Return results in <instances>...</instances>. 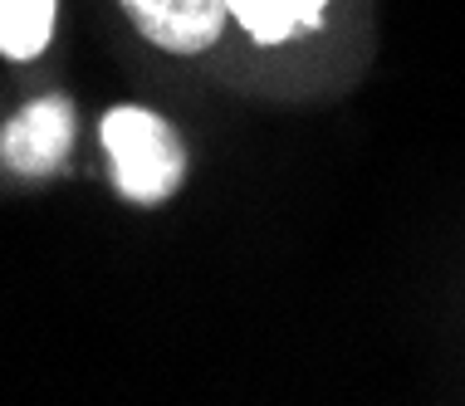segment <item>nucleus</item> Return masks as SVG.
Listing matches in <instances>:
<instances>
[{
	"instance_id": "nucleus-1",
	"label": "nucleus",
	"mask_w": 465,
	"mask_h": 406,
	"mask_svg": "<svg viewBox=\"0 0 465 406\" xmlns=\"http://www.w3.org/2000/svg\"><path fill=\"white\" fill-rule=\"evenodd\" d=\"M104 147L113 157L118 192L128 201H167L186 176V152L172 123H162L147 108H113L104 118Z\"/></svg>"
},
{
	"instance_id": "nucleus-2",
	"label": "nucleus",
	"mask_w": 465,
	"mask_h": 406,
	"mask_svg": "<svg viewBox=\"0 0 465 406\" xmlns=\"http://www.w3.org/2000/svg\"><path fill=\"white\" fill-rule=\"evenodd\" d=\"M69 147H74V108L59 94L25 104L0 137V157L20 176H49L69 157Z\"/></svg>"
},
{
	"instance_id": "nucleus-3",
	"label": "nucleus",
	"mask_w": 465,
	"mask_h": 406,
	"mask_svg": "<svg viewBox=\"0 0 465 406\" xmlns=\"http://www.w3.org/2000/svg\"><path fill=\"white\" fill-rule=\"evenodd\" d=\"M123 10L157 49H172V54L211 49L231 15L225 0H123Z\"/></svg>"
},
{
	"instance_id": "nucleus-4",
	"label": "nucleus",
	"mask_w": 465,
	"mask_h": 406,
	"mask_svg": "<svg viewBox=\"0 0 465 406\" xmlns=\"http://www.w3.org/2000/svg\"><path fill=\"white\" fill-rule=\"evenodd\" d=\"M231 15L255 35L260 45H274L284 35H294L299 25H319L323 0H225Z\"/></svg>"
},
{
	"instance_id": "nucleus-5",
	"label": "nucleus",
	"mask_w": 465,
	"mask_h": 406,
	"mask_svg": "<svg viewBox=\"0 0 465 406\" xmlns=\"http://www.w3.org/2000/svg\"><path fill=\"white\" fill-rule=\"evenodd\" d=\"M54 30V0H0V54L35 59Z\"/></svg>"
}]
</instances>
